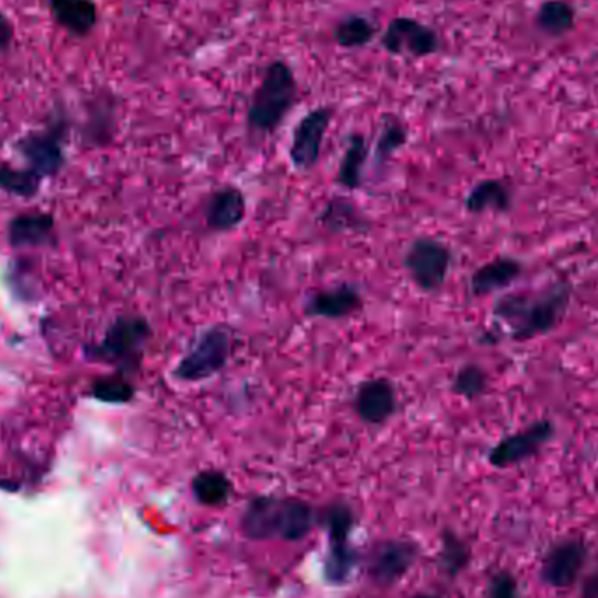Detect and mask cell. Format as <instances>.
<instances>
[{"label":"cell","instance_id":"cell-1","mask_svg":"<svg viewBox=\"0 0 598 598\" xmlns=\"http://www.w3.org/2000/svg\"><path fill=\"white\" fill-rule=\"evenodd\" d=\"M299 86L294 70L284 60L268 63L261 83L252 91L247 107V132L266 139L279 130L298 102Z\"/></svg>","mask_w":598,"mask_h":598},{"label":"cell","instance_id":"cell-2","mask_svg":"<svg viewBox=\"0 0 598 598\" xmlns=\"http://www.w3.org/2000/svg\"><path fill=\"white\" fill-rule=\"evenodd\" d=\"M313 509L299 499L258 497L245 509L244 532L251 539H284L299 541L310 532Z\"/></svg>","mask_w":598,"mask_h":598},{"label":"cell","instance_id":"cell-3","mask_svg":"<svg viewBox=\"0 0 598 598\" xmlns=\"http://www.w3.org/2000/svg\"><path fill=\"white\" fill-rule=\"evenodd\" d=\"M153 340V326L142 315H121L107 327L104 338L97 345L86 347L91 361L111 364L121 375L130 376L139 371L146 348Z\"/></svg>","mask_w":598,"mask_h":598},{"label":"cell","instance_id":"cell-4","mask_svg":"<svg viewBox=\"0 0 598 598\" xmlns=\"http://www.w3.org/2000/svg\"><path fill=\"white\" fill-rule=\"evenodd\" d=\"M569 303V289L565 286L553 287L551 291L537 298L536 301L511 294L499 299L494 306L495 317L506 320L513 327V338L518 341L529 340L537 334L550 331L557 326Z\"/></svg>","mask_w":598,"mask_h":598},{"label":"cell","instance_id":"cell-5","mask_svg":"<svg viewBox=\"0 0 598 598\" xmlns=\"http://www.w3.org/2000/svg\"><path fill=\"white\" fill-rule=\"evenodd\" d=\"M235 341L230 326L216 324L203 329L175 364L172 378L181 383H202L216 378L230 364Z\"/></svg>","mask_w":598,"mask_h":598},{"label":"cell","instance_id":"cell-6","mask_svg":"<svg viewBox=\"0 0 598 598\" xmlns=\"http://www.w3.org/2000/svg\"><path fill=\"white\" fill-rule=\"evenodd\" d=\"M452 263L450 247L432 237L411 240L403 256L408 277L425 294L438 293L445 286Z\"/></svg>","mask_w":598,"mask_h":598},{"label":"cell","instance_id":"cell-7","mask_svg":"<svg viewBox=\"0 0 598 598\" xmlns=\"http://www.w3.org/2000/svg\"><path fill=\"white\" fill-rule=\"evenodd\" d=\"M382 46L389 55L410 60H422L439 51V35L434 28L410 16H396L387 23L380 37Z\"/></svg>","mask_w":598,"mask_h":598},{"label":"cell","instance_id":"cell-8","mask_svg":"<svg viewBox=\"0 0 598 598\" xmlns=\"http://www.w3.org/2000/svg\"><path fill=\"white\" fill-rule=\"evenodd\" d=\"M333 118L334 107L319 105L299 119L289 146V160L296 172H310L319 165L324 139Z\"/></svg>","mask_w":598,"mask_h":598},{"label":"cell","instance_id":"cell-9","mask_svg":"<svg viewBox=\"0 0 598 598\" xmlns=\"http://www.w3.org/2000/svg\"><path fill=\"white\" fill-rule=\"evenodd\" d=\"M65 128V121L56 118L46 130L28 133L16 142V149L27 160L28 168L41 175L42 179L58 174L65 165Z\"/></svg>","mask_w":598,"mask_h":598},{"label":"cell","instance_id":"cell-10","mask_svg":"<svg viewBox=\"0 0 598 598\" xmlns=\"http://www.w3.org/2000/svg\"><path fill=\"white\" fill-rule=\"evenodd\" d=\"M399 399H397L396 385L385 376H375L362 380L354 397L352 408L362 424L371 427H382L397 413Z\"/></svg>","mask_w":598,"mask_h":598},{"label":"cell","instance_id":"cell-11","mask_svg":"<svg viewBox=\"0 0 598 598\" xmlns=\"http://www.w3.org/2000/svg\"><path fill=\"white\" fill-rule=\"evenodd\" d=\"M326 523L329 527V543H331L327 555L326 574L333 583H341L347 579L354 565V557L348 544L350 529L354 523V513L345 502H336L327 509Z\"/></svg>","mask_w":598,"mask_h":598},{"label":"cell","instance_id":"cell-12","mask_svg":"<svg viewBox=\"0 0 598 598\" xmlns=\"http://www.w3.org/2000/svg\"><path fill=\"white\" fill-rule=\"evenodd\" d=\"M364 303L361 287L354 282H340L308 294L303 312L310 319L341 320L359 312Z\"/></svg>","mask_w":598,"mask_h":598},{"label":"cell","instance_id":"cell-13","mask_svg":"<svg viewBox=\"0 0 598 598\" xmlns=\"http://www.w3.org/2000/svg\"><path fill=\"white\" fill-rule=\"evenodd\" d=\"M247 200L237 186L216 189L205 203V224L214 233H230L244 223Z\"/></svg>","mask_w":598,"mask_h":598},{"label":"cell","instance_id":"cell-14","mask_svg":"<svg viewBox=\"0 0 598 598\" xmlns=\"http://www.w3.org/2000/svg\"><path fill=\"white\" fill-rule=\"evenodd\" d=\"M551 436H553V425L546 420L537 422L525 431L502 439L501 443L490 452L488 460L495 467L513 466L529 459L530 455H534Z\"/></svg>","mask_w":598,"mask_h":598},{"label":"cell","instance_id":"cell-15","mask_svg":"<svg viewBox=\"0 0 598 598\" xmlns=\"http://www.w3.org/2000/svg\"><path fill=\"white\" fill-rule=\"evenodd\" d=\"M585 558V546L578 541L558 544L544 560V581L555 588H569L578 579Z\"/></svg>","mask_w":598,"mask_h":598},{"label":"cell","instance_id":"cell-16","mask_svg":"<svg viewBox=\"0 0 598 598\" xmlns=\"http://www.w3.org/2000/svg\"><path fill=\"white\" fill-rule=\"evenodd\" d=\"M55 240V219L49 214H21L7 224V242L14 249H35Z\"/></svg>","mask_w":598,"mask_h":598},{"label":"cell","instance_id":"cell-17","mask_svg":"<svg viewBox=\"0 0 598 598\" xmlns=\"http://www.w3.org/2000/svg\"><path fill=\"white\" fill-rule=\"evenodd\" d=\"M415 560V546L411 543H385L375 551L371 558V576L382 583L390 585L401 578L410 569Z\"/></svg>","mask_w":598,"mask_h":598},{"label":"cell","instance_id":"cell-18","mask_svg":"<svg viewBox=\"0 0 598 598\" xmlns=\"http://www.w3.org/2000/svg\"><path fill=\"white\" fill-rule=\"evenodd\" d=\"M56 23L76 37H86L97 27L98 7L93 0H48Z\"/></svg>","mask_w":598,"mask_h":598},{"label":"cell","instance_id":"cell-19","mask_svg":"<svg viewBox=\"0 0 598 598\" xmlns=\"http://www.w3.org/2000/svg\"><path fill=\"white\" fill-rule=\"evenodd\" d=\"M319 223L331 233H357L364 235L371 228L368 217L352 200L334 196L320 210Z\"/></svg>","mask_w":598,"mask_h":598},{"label":"cell","instance_id":"cell-20","mask_svg":"<svg viewBox=\"0 0 598 598\" xmlns=\"http://www.w3.org/2000/svg\"><path fill=\"white\" fill-rule=\"evenodd\" d=\"M368 140L362 133H352L347 139L345 151L341 154L336 172V182L348 191H357L364 184V168L368 163Z\"/></svg>","mask_w":598,"mask_h":598},{"label":"cell","instance_id":"cell-21","mask_svg":"<svg viewBox=\"0 0 598 598\" xmlns=\"http://www.w3.org/2000/svg\"><path fill=\"white\" fill-rule=\"evenodd\" d=\"M522 272V266L515 259L499 258L481 266L471 277V293L474 296H487V294L501 291L508 287Z\"/></svg>","mask_w":598,"mask_h":598},{"label":"cell","instance_id":"cell-22","mask_svg":"<svg viewBox=\"0 0 598 598\" xmlns=\"http://www.w3.org/2000/svg\"><path fill=\"white\" fill-rule=\"evenodd\" d=\"M378 28L366 14L352 13L336 21L333 39L340 48L359 49L375 41Z\"/></svg>","mask_w":598,"mask_h":598},{"label":"cell","instance_id":"cell-23","mask_svg":"<svg viewBox=\"0 0 598 598\" xmlns=\"http://www.w3.org/2000/svg\"><path fill=\"white\" fill-rule=\"evenodd\" d=\"M191 492L195 495L196 501L203 506H223L224 502L230 501L233 494V483L230 478L217 469H205L196 474L191 481Z\"/></svg>","mask_w":598,"mask_h":598},{"label":"cell","instance_id":"cell-24","mask_svg":"<svg viewBox=\"0 0 598 598\" xmlns=\"http://www.w3.org/2000/svg\"><path fill=\"white\" fill-rule=\"evenodd\" d=\"M408 142V128L404 126L401 119L396 116H385L382 130L378 133V139L373 149V165L378 170L385 168L396 153H399Z\"/></svg>","mask_w":598,"mask_h":598},{"label":"cell","instance_id":"cell-25","mask_svg":"<svg viewBox=\"0 0 598 598\" xmlns=\"http://www.w3.org/2000/svg\"><path fill=\"white\" fill-rule=\"evenodd\" d=\"M114 126H116V104L114 97L105 95L93 100L90 109V118L86 125V137L91 144L95 146H104L109 144L114 135Z\"/></svg>","mask_w":598,"mask_h":598},{"label":"cell","instance_id":"cell-26","mask_svg":"<svg viewBox=\"0 0 598 598\" xmlns=\"http://www.w3.org/2000/svg\"><path fill=\"white\" fill-rule=\"evenodd\" d=\"M511 205L509 189L499 181H483L476 184L466 196V209L471 214H481L487 210L504 212Z\"/></svg>","mask_w":598,"mask_h":598},{"label":"cell","instance_id":"cell-27","mask_svg":"<svg viewBox=\"0 0 598 598\" xmlns=\"http://www.w3.org/2000/svg\"><path fill=\"white\" fill-rule=\"evenodd\" d=\"M135 394H137L135 385L130 382L128 376L121 375V373L98 378L93 382L90 390V396L95 401L112 404V406H123V404L132 403Z\"/></svg>","mask_w":598,"mask_h":598},{"label":"cell","instance_id":"cell-28","mask_svg":"<svg viewBox=\"0 0 598 598\" xmlns=\"http://www.w3.org/2000/svg\"><path fill=\"white\" fill-rule=\"evenodd\" d=\"M537 27L550 35H564L571 32L576 23V11L564 0H548L537 11Z\"/></svg>","mask_w":598,"mask_h":598},{"label":"cell","instance_id":"cell-29","mask_svg":"<svg viewBox=\"0 0 598 598\" xmlns=\"http://www.w3.org/2000/svg\"><path fill=\"white\" fill-rule=\"evenodd\" d=\"M42 177L30 168L0 167V189L9 195L30 198L41 188Z\"/></svg>","mask_w":598,"mask_h":598},{"label":"cell","instance_id":"cell-30","mask_svg":"<svg viewBox=\"0 0 598 598\" xmlns=\"http://www.w3.org/2000/svg\"><path fill=\"white\" fill-rule=\"evenodd\" d=\"M487 385V373L476 364H466L457 371V375L453 378L452 390L457 396L473 401L485 394Z\"/></svg>","mask_w":598,"mask_h":598},{"label":"cell","instance_id":"cell-31","mask_svg":"<svg viewBox=\"0 0 598 598\" xmlns=\"http://www.w3.org/2000/svg\"><path fill=\"white\" fill-rule=\"evenodd\" d=\"M443 562L450 574H457V572L466 565L467 550L464 543H460L455 536H446L445 546H443Z\"/></svg>","mask_w":598,"mask_h":598},{"label":"cell","instance_id":"cell-32","mask_svg":"<svg viewBox=\"0 0 598 598\" xmlns=\"http://www.w3.org/2000/svg\"><path fill=\"white\" fill-rule=\"evenodd\" d=\"M490 598H518L516 581L508 572H501L492 579Z\"/></svg>","mask_w":598,"mask_h":598},{"label":"cell","instance_id":"cell-33","mask_svg":"<svg viewBox=\"0 0 598 598\" xmlns=\"http://www.w3.org/2000/svg\"><path fill=\"white\" fill-rule=\"evenodd\" d=\"M14 37V28L6 14L0 11V49H6L11 46Z\"/></svg>","mask_w":598,"mask_h":598},{"label":"cell","instance_id":"cell-34","mask_svg":"<svg viewBox=\"0 0 598 598\" xmlns=\"http://www.w3.org/2000/svg\"><path fill=\"white\" fill-rule=\"evenodd\" d=\"M585 598H598V572L586 581Z\"/></svg>","mask_w":598,"mask_h":598},{"label":"cell","instance_id":"cell-35","mask_svg":"<svg viewBox=\"0 0 598 598\" xmlns=\"http://www.w3.org/2000/svg\"><path fill=\"white\" fill-rule=\"evenodd\" d=\"M413 598H436V597H431V595H417V597H413Z\"/></svg>","mask_w":598,"mask_h":598}]
</instances>
